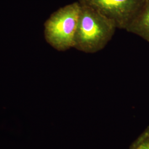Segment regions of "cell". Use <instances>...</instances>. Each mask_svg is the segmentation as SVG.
I'll list each match as a JSON object with an SVG mask.
<instances>
[{
  "mask_svg": "<svg viewBox=\"0 0 149 149\" xmlns=\"http://www.w3.org/2000/svg\"><path fill=\"white\" fill-rule=\"evenodd\" d=\"M126 31L149 43V0H146L143 8Z\"/></svg>",
  "mask_w": 149,
  "mask_h": 149,
  "instance_id": "4",
  "label": "cell"
},
{
  "mask_svg": "<svg viewBox=\"0 0 149 149\" xmlns=\"http://www.w3.org/2000/svg\"><path fill=\"white\" fill-rule=\"evenodd\" d=\"M129 149H149V126L131 144Z\"/></svg>",
  "mask_w": 149,
  "mask_h": 149,
  "instance_id": "5",
  "label": "cell"
},
{
  "mask_svg": "<svg viewBox=\"0 0 149 149\" xmlns=\"http://www.w3.org/2000/svg\"><path fill=\"white\" fill-rule=\"evenodd\" d=\"M80 10L75 2L54 12L45 23V38L52 47L61 52L74 48Z\"/></svg>",
  "mask_w": 149,
  "mask_h": 149,
  "instance_id": "2",
  "label": "cell"
},
{
  "mask_svg": "<svg viewBox=\"0 0 149 149\" xmlns=\"http://www.w3.org/2000/svg\"><path fill=\"white\" fill-rule=\"evenodd\" d=\"M146 0H78L114 23L117 29L127 31L143 8Z\"/></svg>",
  "mask_w": 149,
  "mask_h": 149,
  "instance_id": "3",
  "label": "cell"
},
{
  "mask_svg": "<svg viewBox=\"0 0 149 149\" xmlns=\"http://www.w3.org/2000/svg\"><path fill=\"white\" fill-rule=\"evenodd\" d=\"M117 29L110 19L90 7L81 5L74 48L85 53H97L106 47Z\"/></svg>",
  "mask_w": 149,
  "mask_h": 149,
  "instance_id": "1",
  "label": "cell"
}]
</instances>
